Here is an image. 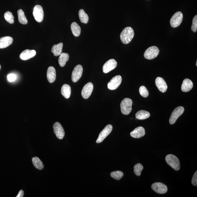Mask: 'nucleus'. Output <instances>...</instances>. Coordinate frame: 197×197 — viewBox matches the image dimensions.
Returning <instances> with one entry per match:
<instances>
[{
  "label": "nucleus",
  "instance_id": "1",
  "mask_svg": "<svg viewBox=\"0 0 197 197\" xmlns=\"http://www.w3.org/2000/svg\"><path fill=\"white\" fill-rule=\"evenodd\" d=\"M134 35V31L132 28L130 27H125L121 34V41L123 43L127 44L131 42Z\"/></svg>",
  "mask_w": 197,
  "mask_h": 197
},
{
  "label": "nucleus",
  "instance_id": "2",
  "mask_svg": "<svg viewBox=\"0 0 197 197\" xmlns=\"http://www.w3.org/2000/svg\"><path fill=\"white\" fill-rule=\"evenodd\" d=\"M166 161L167 164L174 170H179L180 168V162L176 156L173 154H168L166 157Z\"/></svg>",
  "mask_w": 197,
  "mask_h": 197
},
{
  "label": "nucleus",
  "instance_id": "3",
  "mask_svg": "<svg viewBox=\"0 0 197 197\" xmlns=\"http://www.w3.org/2000/svg\"><path fill=\"white\" fill-rule=\"evenodd\" d=\"M133 101L130 98H125L121 103V112L123 114L127 115L131 113L132 110Z\"/></svg>",
  "mask_w": 197,
  "mask_h": 197
},
{
  "label": "nucleus",
  "instance_id": "4",
  "mask_svg": "<svg viewBox=\"0 0 197 197\" xmlns=\"http://www.w3.org/2000/svg\"><path fill=\"white\" fill-rule=\"evenodd\" d=\"M160 50L158 47L153 46L149 47L145 51L144 56L146 59L152 60L156 58L159 54Z\"/></svg>",
  "mask_w": 197,
  "mask_h": 197
},
{
  "label": "nucleus",
  "instance_id": "5",
  "mask_svg": "<svg viewBox=\"0 0 197 197\" xmlns=\"http://www.w3.org/2000/svg\"><path fill=\"white\" fill-rule=\"evenodd\" d=\"M183 15L180 11L175 13L171 18L170 20L171 26L173 28H176L179 26L183 21Z\"/></svg>",
  "mask_w": 197,
  "mask_h": 197
},
{
  "label": "nucleus",
  "instance_id": "6",
  "mask_svg": "<svg viewBox=\"0 0 197 197\" xmlns=\"http://www.w3.org/2000/svg\"><path fill=\"white\" fill-rule=\"evenodd\" d=\"M184 109L182 106H179L176 107L171 114L169 122L170 125L174 124L176 121L184 112Z\"/></svg>",
  "mask_w": 197,
  "mask_h": 197
},
{
  "label": "nucleus",
  "instance_id": "7",
  "mask_svg": "<svg viewBox=\"0 0 197 197\" xmlns=\"http://www.w3.org/2000/svg\"><path fill=\"white\" fill-rule=\"evenodd\" d=\"M33 15L36 21L41 23L43 20L44 12L42 7L39 5H37L34 8Z\"/></svg>",
  "mask_w": 197,
  "mask_h": 197
},
{
  "label": "nucleus",
  "instance_id": "8",
  "mask_svg": "<svg viewBox=\"0 0 197 197\" xmlns=\"http://www.w3.org/2000/svg\"><path fill=\"white\" fill-rule=\"evenodd\" d=\"M113 127L112 125H108L105 127L99 134L98 138L96 141L97 144H99L102 142L109 136L112 131Z\"/></svg>",
  "mask_w": 197,
  "mask_h": 197
},
{
  "label": "nucleus",
  "instance_id": "9",
  "mask_svg": "<svg viewBox=\"0 0 197 197\" xmlns=\"http://www.w3.org/2000/svg\"><path fill=\"white\" fill-rule=\"evenodd\" d=\"M122 81V77L120 75H117L113 77L107 84L108 89L111 90H115L119 86Z\"/></svg>",
  "mask_w": 197,
  "mask_h": 197
},
{
  "label": "nucleus",
  "instance_id": "10",
  "mask_svg": "<svg viewBox=\"0 0 197 197\" xmlns=\"http://www.w3.org/2000/svg\"><path fill=\"white\" fill-rule=\"evenodd\" d=\"M83 72V68L81 65H78L75 67L72 74V80L73 82H77L80 79Z\"/></svg>",
  "mask_w": 197,
  "mask_h": 197
},
{
  "label": "nucleus",
  "instance_id": "11",
  "mask_svg": "<svg viewBox=\"0 0 197 197\" xmlns=\"http://www.w3.org/2000/svg\"><path fill=\"white\" fill-rule=\"evenodd\" d=\"M152 190L158 194H162L166 193L168 188L166 185L160 182H156L151 186Z\"/></svg>",
  "mask_w": 197,
  "mask_h": 197
},
{
  "label": "nucleus",
  "instance_id": "12",
  "mask_svg": "<svg viewBox=\"0 0 197 197\" xmlns=\"http://www.w3.org/2000/svg\"><path fill=\"white\" fill-rule=\"evenodd\" d=\"M54 132L57 138L60 140H62L65 136V131L63 127L60 123L56 122L53 125Z\"/></svg>",
  "mask_w": 197,
  "mask_h": 197
},
{
  "label": "nucleus",
  "instance_id": "13",
  "mask_svg": "<svg viewBox=\"0 0 197 197\" xmlns=\"http://www.w3.org/2000/svg\"><path fill=\"white\" fill-rule=\"evenodd\" d=\"M93 89V84L89 82L84 86L81 91V95L83 98L88 99L92 94Z\"/></svg>",
  "mask_w": 197,
  "mask_h": 197
},
{
  "label": "nucleus",
  "instance_id": "14",
  "mask_svg": "<svg viewBox=\"0 0 197 197\" xmlns=\"http://www.w3.org/2000/svg\"><path fill=\"white\" fill-rule=\"evenodd\" d=\"M117 61L114 59L109 60L105 63L103 67V72L107 73L114 69L117 66Z\"/></svg>",
  "mask_w": 197,
  "mask_h": 197
},
{
  "label": "nucleus",
  "instance_id": "15",
  "mask_svg": "<svg viewBox=\"0 0 197 197\" xmlns=\"http://www.w3.org/2000/svg\"><path fill=\"white\" fill-rule=\"evenodd\" d=\"M157 87L161 92L164 93L168 88V86L164 80L161 77H158L155 80Z\"/></svg>",
  "mask_w": 197,
  "mask_h": 197
},
{
  "label": "nucleus",
  "instance_id": "16",
  "mask_svg": "<svg viewBox=\"0 0 197 197\" xmlns=\"http://www.w3.org/2000/svg\"><path fill=\"white\" fill-rule=\"evenodd\" d=\"M36 52L34 50L26 49L20 55V58L23 60H27L35 56Z\"/></svg>",
  "mask_w": 197,
  "mask_h": 197
},
{
  "label": "nucleus",
  "instance_id": "17",
  "mask_svg": "<svg viewBox=\"0 0 197 197\" xmlns=\"http://www.w3.org/2000/svg\"><path fill=\"white\" fill-rule=\"evenodd\" d=\"M145 130L144 127L141 126L138 127L131 131L130 136L135 138H139L145 136Z\"/></svg>",
  "mask_w": 197,
  "mask_h": 197
},
{
  "label": "nucleus",
  "instance_id": "18",
  "mask_svg": "<svg viewBox=\"0 0 197 197\" xmlns=\"http://www.w3.org/2000/svg\"><path fill=\"white\" fill-rule=\"evenodd\" d=\"M56 71L55 68L52 66L49 67L47 72V78L50 83H52L56 79Z\"/></svg>",
  "mask_w": 197,
  "mask_h": 197
},
{
  "label": "nucleus",
  "instance_id": "19",
  "mask_svg": "<svg viewBox=\"0 0 197 197\" xmlns=\"http://www.w3.org/2000/svg\"><path fill=\"white\" fill-rule=\"evenodd\" d=\"M13 39L12 37L5 36L0 38V49H3L9 46L12 43Z\"/></svg>",
  "mask_w": 197,
  "mask_h": 197
},
{
  "label": "nucleus",
  "instance_id": "20",
  "mask_svg": "<svg viewBox=\"0 0 197 197\" xmlns=\"http://www.w3.org/2000/svg\"><path fill=\"white\" fill-rule=\"evenodd\" d=\"M193 87L192 81L188 79H186L183 81L181 89L183 92H187L191 90Z\"/></svg>",
  "mask_w": 197,
  "mask_h": 197
},
{
  "label": "nucleus",
  "instance_id": "21",
  "mask_svg": "<svg viewBox=\"0 0 197 197\" xmlns=\"http://www.w3.org/2000/svg\"><path fill=\"white\" fill-rule=\"evenodd\" d=\"M63 44L60 43L54 45L51 48V52L55 56L60 55L62 52Z\"/></svg>",
  "mask_w": 197,
  "mask_h": 197
},
{
  "label": "nucleus",
  "instance_id": "22",
  "mask_svg": "<svg viewBox=\"0 0 197 197\" xmlns=\"http://www.w3.org/2000/svg\"><path fill=\"white\" fill-rule=\"evenodd\" d=\"M71 93V87L68 84H65L61 88V93L66 99L70 97Z\"/></svg>",
  "mask_w": 197,
  "mask_h": 197
},
{
  "label": "nucleus",
  "instance_id": "23",
  "mask_svg": "<svg viewBox=\"0 0 197 197\" xmlns=\"http://www.w3.org/2000/svg\"><path fill=\"white\" fill-rule=\"evenodd\" d=\"M71 29L72 34L76 37H79L80 35L81 29L76 22H73L71 25Z\"/></svg>",
  "mask_w": 197,
  "mask_h": 197
},
{
  "label": "nucleus",
  "instance_id": "24",
  "mask_svg": "<svg viewBox=\"0 0 197 197\" xmlns=\"http://www.w3.org/2000/svg\"><path fill=\"white\" fill-rule=\"evenodd\" d=\"M150 114L148 111L141 110L136 113V119L139 120H144L149 118Z\"/></svg>",
  "mask_w": 197,
  "mask_h": 197
},
{
  "label": "nucleus",
  "instance_id": "25",
  "mask_svg": "<svg viewBox=\"0 0 197 197\" xmlns=\"http://www.w3.org/2000/svg\"><path fill=\"white\" fill-rule=\"evenodd\" d=\"M69 59V55L67 53H62L59 58V63L61 67L65 66L66 63Z\"/></svg>",
  "mask_w": 197,
  "mask_h": 197
},
{
  "label": "nucleus",
  "instance_id": "26",
  "mask_svg": "<svg viewBox=\"0 0 197 197\" xmlns=\"http://www.w3.org/2000/svg\"><path fill=\"white\" fill-rule=\"evenodd\" d=\"M17 13L19 23L23 25L27 24L28 21L23 10L19 9L17 11Z\"/></svg>",
  "mask_w": 197,
  "mask_h": 197
},
{
  "label": "nucleus",
  "instance_id": "27",
  "mask_svg": "<svg viewBox=\"0 0 197 197\" xmlns=\"http://www.w3.org/2000/svg\"><path fill=\"white\" fill-rule=\"evenodd\" d=\"M80 20L81 23L87 24L89 21V17L87 14L85 13L84 10L81 9L79 12Z\"/></svg>",
  "mask_w": 197,
  "mask_h": 197
},
{
  "label": "nucleus",
  "instance_id": "28",
  "mask_svg": "<svg viewBox=\"0 0 197 197\" xmlns=\"http://www.w3.org/2000/svg\"><path fill=\"white\" fill-rule=\"evenodd\" d=\"M33 164L36 168L39 170H42L44 166L42 161L38 157H34L32 159Z\"/></svg>",
  "mask_w": 197,
  "mask_h": 197
},
{
  "label": "nucleus",
  "instance_id": "29",
  "mask_svg": "<svg viewBox=\"0 0 197 197\" xmlns=\"http://www.w3.org/2000/svg\"><path fill=\"white\" fill-rule=\"evenodd\" d=\"M110 175L114 179L119 180L122 178L123 176V173L121 171L117 170L111 172Z\"/></svg>",
  "mask_w": 197,
  "mask_h": 197
},
{
  "label": "nucleus",
  "instance_id": "30",
  "mask_svg": "<svg viewBox=\"0 0 197 197\" xmlns=\"http://www.w3.org/2000/svg\"><path fill=\"white\" fill-rule=\"evenodd\" d=\"M143 169H144V167L140 163H138V164L135 165L134 167L135 174L137 176H140Z\"/></svg>",
  "mask_w": 197,
  "mask_h": 197
},
{
  "label": "nucleus",
  "instance_id": "31",
  "mask_svg": "<svg viewBox=\"0 0 197 197\" xmlns=\"http://www.w3.org/2000/svg\"><path fill=\"white\" fill-rule=\"evenodd\" d=\"M4 18L6 21L10 24L14 23V17L10 12L7 11L4 14Z\"/></svg>",
  "mask_w": 197,
  "mask_h": 197
},
{
  "label": "nucleus",
  "instance_id": "32",
  "mask_svg": "<svg viewBox=\"0 0 197 197\" xmlns=\"http://www.w3.org/2000/svg\"><path fill=\"white\" fill-rule=\"evenodd\" d=\"M139 92L140 94L144 97H147L149 96V92L148 89L146 87L144 86H141L139 88Z\"/></svg>",
  "mask_w": 197,
  "mask_h": 197
},
{
  "label": "nucleus",
  "instance_id": "33",
  "mask_svg": "<svg viewBox=\"0 0 197 197\" xmlns=\"http://www.w3.org/2000/svg\"><path fill=\"white\" fill-rule=\"evenodd\" d=\"M192 31L195 33L197 31V15H196L193 18L191 27Z\"/></svg>",
  "mask_w": 197,
  "mask_h": 197
},
{
  "label": "nucleus",
  "instance_id": "34",
  "mask_svg": "<svg viewBox=\"0 0 197 197\" xmlns=\"http://www.w3.org/2000/svg\"><path fill=\"white\" fill-rule=\"evenodd\" d=\"M16 76L15 74L11 73V74H10L7 75V79L9 82H11L15 80L16 79Z\"/></svg>",
  "mask_w": 197,
  "mask_h": 197
},
{
  "label": "nucleus",
  "instance_id": "35",
  "mask_svg": "<svg viewBox=\"0 0 197 197\" xmlns=\"http://www.w3.org/2000/svg\"><path fill=\"white\" fill-rule=\"evenodd\" d=\"M192 184L195 186H197V171H196L193 176Z\"/></svg>",
  "mask_w": 197,
  "mask_h": 197
},
{
  "label": "nucleus",
  "instance_id": "36",
  "mask_svg": "<svg viewBox=\"0 0 197 197\" xmlns=\"http://www.w3.org/2000/svg\"><path fill=\"white\" fill-rule=\"evenodd\" d=\"M24 195V192L23 190H21L19 191L18 194L17 195L16 197H23Z\"/></svg>",
  "mask_w": 197,
  "mask_h": 197
},
{
  "label": "nucleus",
  "instance_id": "37",
  "mask_svg": "<svg viewBox=\"0 0 197 197\" xmlns=\"http://www.w3.org/2000/svg\"><path fill=\"white\" fill-rule=\"evenodd\" d=\"M196 66H197V61H196Z\"/></svg>",
  "mask_w": 197,
  "mask_h": 197
},
{
  "label": "nucleus",
  "instance_id": "38",
  "mask_svg": "<svg viewBox=\"0 0 197 197\" xmlns=\"http://www.w3.org/2000/svg\"><path fill=\"white\" fill-rule=\"evenodd\" d=\"M1 65H0V69H1Z\"/></svg>",
  "mask_w": 197,
  "mask_h": 197
}]
</instances>
